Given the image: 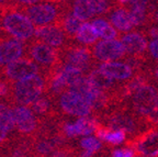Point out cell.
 <instances>
[{"instance_id":"21","label":"cell","mask_w":158,"mask_h":157,"mask_svg":"<svg viewBox=\"0 0 158 157\" xmlns=\"http://www.w3.org/2000/svg\"><path fill=\"white\" fill-rule=\"evenodd\" d=\"M94 29L96 30L97 34L101 37L102 40L106 41H110V40H114L118 37V32L113 27L109 24L106 21L102 19H97L91 23Z\"/></svg>"},{"instance_id":"41","label":"cell","mask_w":158,"mask_h":157,"mask_svg":"<svg viewBox=\"0 0 158 157\" xmlns=\"http://www.w3.org/2000/svg\"><path fill=\"white\" fill-rule=\"evenodd\" d=\"M157 19H158V15H157Z\"/></svg>"},{"instance_id":"2","label":"cell","mask_w":158,"mask_h":157,"mask_svg":"<svg viewBox=\"0 0 158 157\" xmlns=\"http://www.w3.org/2000/svg\"><path fill=\"white\" fill-rule=\"evenodd\" d=\"M141 119L136 112H128L123 109H116L111 112L106 118V123L109 129H113L115 131H123L127 133L132 138L139 135L141 129Z\"/></svg>"},{"instance_id":"37","label":"cell","mask_w":158,"mask_h":157,"mask_svg":"<svg viewBox=\"0 0 158 157\" xmlns=\"http://www.w3.org/2000/svg\"><path fill=\"white\" fill-rule=\"evenodd\" d=\"M148 33H149V36L154 37V40H158V28H152Z\"/></svg>"},{"instance_id":"19","label":"cell","mask_w":158,"mask_h":157,"mask_svg":"<svg viewBox=\"0 0 158 157\" xmlns=\"http://www.w3.org/2000/svg\"><path fill=\"white\" fill-rule=\"evenodd\" d=\"M87 78L89 79V81H90L96 88H98L99 90L104 91V92L110 93L112 97H113V93L115 92L116 89H118V88H115L116 83H115V81H114V79L106 76V74H103V73L100 71L99 69L92 70L91 73L87 76Z\"/></svg>"},{"instance_id":"17","label":"cell","mask_w":158,"mask_h":157,"mask_svg":"<svg viewBox=\"0 0 158 157\" xmlns=\"http://www.w3.org/2000/svg\"><path fill=\"white\" fill-rule=\"evenodd\" d=\"M118 5L124 7L132 17L135 25H144L146 22V11H147V1H118Z\"/></svg>"},{"instance_id":"13","label":"cell","mask_w":158,"mask_h":157,"mask_svg":"<svg viewBox=\"0 0 158 157\" xmlns=\"http://www.w3.org/2000/svg\"><path fill=\"white\" fill-rule=\"evenodd\" d=\"M121 43L125 49V53L133 56V58L141 59L147 49L146 39L137 32L124 35L121 40Z\"/></svg>"},{"instance_id":"15","label":"cell","mask_w":158,"mask_h":157,"mask_svg":"<svg viewBox=\"0 0 158 157\" xmlns=\"http://www.w3.org/2000/svg\"><path fill=\"white\" fill-rule=\"evenodd\" d=\"M15 128L22 133H31L35 130L36 119L32 110L27 107H17L12 109Z\"/></svg>"},{"instance_id":"31","label":"cell","mask_w":158,"mask_h":157,"mask_svg":"<svg viewBox=\"0 0 158 157\" xmlns=\"http://www.w3.org/2000/svg\"><path fill=\"white\" fill-rule=\"evenodd\" d=\"M135 155V151L130 147L123 148V150H114L112 152V157H134Z\"/></svg>"},{"instance_id":"40","label":"cell","mask_w":158,"mask_h":157,"mask_svg":"<svg viewBox=\"0 0 158 157\" xmlns=\"http://www.w3.org/2000/svg\"><path fill=\"white\" fill-rule=\"evenodd\" d=\"M138 157H145V156H138Z\"/></svg>"},{"instance_id":"23","label":"cell","mask_w":158,"mask_h":157,"mask_svg":"<svg viewBox=\"0 0 158 157\" xmlns=\"http://www.w3.org/2000/svg\"><path fill=\"white\" fill-rule=\"evenodd\" d=\"M99 35L97 34L96 30L94 29L91 23L85 22L82 23L81 28L79 29L76 35V39L84 44H92L98 40Z\"/></svg>"},{"instance_id":"39","label":"cell","mask_w":158,"mask_h":157,"mask_svg":"<svg viewBox=\"0 0 158 157\" xmlns=\"http://www.w3.org/2000/svg\"><path fill=\"white\" fill-rule=\"evenodd\" d=\"M1 34H2V23L0 22V36H1Z\"/></svg>"},{"instance_id":"35","label":"cell","mask_w":158,"mask_h":157,"mask_svg":"<svg viewBox=\"0 0 158 157\" xmlns=\"http://www.w3.org/2000/svg\"><path fill=\"white\" fill-rule=\"evenodd\" d=\"M9 91V86H8V83H5V81L0 80V97H3L6 96Z\"/></svg>"},{"instance_id":"20","label":"cell","mask_w":158,"mask_h":157,"mask_svg":"<svg viewBox=\"0 0 158 157\" xmlns=\"http://www.w3.org/2000/svg\"><path fill=\"white\" fill-rule=\"evenodd\" d=\"M94 15L91 0H78L74 3V15L80 21H87Z\"/></svg>"},{"instance_id":"5","label":"cell","mask_w":158,"mask_h":157,"mask_svg":"<svg viewBox=\"0 0 158 157\" xmlns=\"http://www.w3.org/2000/svg\"><path fill=\"white\" fill-rule=\"evenodd\" d=\"M126 147L133 148L136 154L145 157L158 156V130L151 129L126 142Z\"/></svg>"},{"instance_id":"16","label":"cell","mask_w":158,"mask_h":157,"mask_svg":"<svg viewBox=\"0 0 158 157\" xmlns=\"http://www.w3.org/2000/svg\"><path fill=\"white\" fill-rule=\"evenodd\" d=\"M98 69L112 79L122 80V79L132 78L133 76V67L124 63H115V62L102 63Z\"/></svg>"},{"instance_id":"28","label":"cell","mask_w":158,"mask_h":157,"mask_svg":"<svg viewBox=\"0 0 158 157\" xmlns=\"http://www.w3.org/2000/svg\"><path fill=\"white\" fill-rule=\"evenodd\" d=\"M49 102L45 98H39L31 104V110L37 114H44L48 111Z\"/></svg>"},{"instance_id":"27","label":"cell","mask_w":158,"mask_h":157,"mask_svg":"<svg viewBox=\"0 0 158 157\" xmlns=\"http://www.w3.org/2000/svg\"><path fill=\"white\" fill-rule=\"evenodd\" d=\"M80 145H81V147H84L85 151L96 153L101 147V142L96 138H86L84 140H81Z\"/></svg>"},{"instance_id":"10","label":"cell","mask_w":158,"mask_h":157,"mask_svg":"<svg viewBox=\"0 0 158 157\" xmlns=\"http://www.w3.org/2000/svg\"><path fill=\"white\" fill-rule=\"evenodd\" d=\"M34 37L44 44L52 47H59L64 44L65 34L64 30L59 24H48L43 27H36Z\"/></svg>"},{"instance_id":"33","label":"cell","mask_w":158,"mask_h":157,"mask_svg":"<svg viewBox=\"0 0 158 157\" xmlns=\"http://www.w3.org/2000/svg\"><path fill=\"white\" fill-rule=\"evenodd\" d=\"M37 151H39L41 154L45 155V154H47V153H49L51 151H52V145L47 142H43L37 146Z\"/></svg>"},{"instance_id":"1","label":"cell","mask_w":158,"mask_h":157,"mask_svg":"<svg viewBox=\"0 0 158 157\" xmlns=\"http://www.w3.org/2000/svg\"><path fill=\"white\" fill-rule=\"evenodd\" d=\"M44 87L45 81L39 74L21 79L13 85V101L21 107L31 106L40 98V95L43 92Z\"/></svg>"},{"instance_id":"26","label":"cell","mask_w":158,"mask_h":157,"mask_svg":"<svg viewBox=\"0 0 158 157\" xmlns=\"http://www.w3.org/2000/svg\"><path fill=\"white\" fill-rule=\"evenodd\" d=\"M0 125L7 129V131H11L15 128L12 110L2 103H0Z\"/></svg>"},{"instance_id":"36","label":"cell","mask_w":158,"mask_h":157,"mask_svg":"<svg viewBox=\"0 0 158 157\" xmlns=\"http://www.w3.org/2000/svg\"><path fill=\"white\" fill-rule=\"evenodd\" d=\"M7 129L3 128L2 125H0V142H2V141H5V138H7Z\"/></svg>"},{"instance_id":"22","label":"cell","mask_w":158,"mask_h":157,"mask_svg":"<svg viewBox=\"0 0 158 157\" xmlns=\"http://www.w3.org/2000/svg\"><path fill=\"white\" fill-rule=\"evenodd\" d=\"M60 74L69 89L75 86L81 78H84V71L74 66H70V65H65L64 67H62Z\"/></svg>"},{"instance_id":"30","label":"cell","mask_w":158,"mask_h":157,"mask_svg":"<svg viewBox=\"0 0 158 157\" xmlns=\"http://www.w3.org/2000/svg\"><path fill=\"white\" fill-rule=\"evenodd\" d=\"M92 5H94V10L96 15H102V13L108 12L109 10L112 8V2H109V1H102V0H96V1H92Z\"/></svg>"},{"instance_id":"34","label":"cell","mask_w":158,"mask_h":157,"mask_svg":"<svg viewBox=\"0 0 158 157\" xmlns=\"http://www.w3.org/2000/svg\"><path fill=\"white\" fill-rule=\"evenodd\" d=\"M149 52L155 58L158 59V40H154L149 44Z\"/></svg>"},{"instance_id":"7","label":"cell","mask_w":158,"mask_h":157,"mask_svg":"<svg viewBox=\"0 0 158 157\" xmlns=\"http://www.w3.org/2000/svg\"><path fill=\"white\" fill-rule=\"evenodd\" d=\"M59 104L66 113L72 116H78L80 118H86L92 110L91 106L81 95L72 90L62 93Z\"/></svg>"},{"instance_id":"12","label":"cell","mask_w":158,"mask_h":157,"mask_svg":"<svg viewBox=\"0 0 158 157\" xmlns=\"http://www.w3.org/2000/svg\"><path fill=\"white\" fill-rule=\"evenodd\" d=\"M24 53L22 42L17 39H7L0 43V66H8L21 59Z\"/></svg>"},{"instance_id":"4","label":"cell","mask_w":158,"mask_h":157,"mask_svg":"<svg viewBox=\"0 0 158 157\" xmlns=\"http://www.w3.org/2000/svg\"><path fill=\"white\" fill-rule=\"evenodd\" d=\"M158 102V90L149 83H145L133 95L135 112L144 120L154 112Z\"/></svg>"},{"instance_id":"29","label":"cell","mask_w":158,"mask_h":157,"mask_svg":"<svg viewBox=\"0 0 158 157\" xmlns=\"http://www.w3.org/2000/svg\"><path fill=\"white\" fill-rule=\"evenodd\" d=\"M124 140H125V132H123V131H110L104 141H106L112 145H118Z\"/></svg>"},{"instance_id":"3","label":"cell","mask_w":158,"mask_h":157,"mask_svg":"<svg viewBox=\"0 0 158 157\" xmlns=\"http://www.w3.org/2000/svg\"><path fill=\"white\" fill-rule=\"evenodd\" d=\"M3 29L17 40H27L34 36L35 28L29 18L19 11H9L3 15Z\"/></svg>"},{"instance_id":"24","label":"cell","mask_w":158,"mask_h":157,"mask_svg":"<svg viewBox=\"0 0 158 157\" xmlns=\"http://www.w3.org/2000/svg\"><path fill=\"white\" fill-rule=\"evenodd\" d=\"M63 30L70 36H76L79 29L81 28L82 23L79 19H77L74 13H68L63 19Z\"/></svg>"},{"instance_id":"11","label":"cell","mask_w":158,"mask_h":157,"mask_svg":"<svg viewBox=\"0 0 158 157\" xmlns=\"http://www.w3.org/2000/svg\"><path fill=\"white\" fill-rule=\"evenodd\" d=\"M30 55L34 62L44 66H52L53 68L57 67L58 64V53L54 47L46 45L42 42H35L30 47Z\"/></svg>"},{"instance_id":"6","label":"cell","mask_w":158,"mask_h":157,"mask_svg":"<svg viewBox=\"0 0 158 157\" xmlns=\"http://www.w3.org/2000/svg\"><path fill=\"white\" fill-rule=\"evenodd\" d=\"M23 15H27L36 27L48 25V23L54 22L60 18L56 7L52 2H37L33 6H29L23 9Z\"/></svg>"},{"instance_id":"18","label":"cell","mask_w":158,"mask_h":157,"mask_svg":"<svg viewBox=\"0 0 158 157\" xmlns=\"http://www.w3.org/2000/svg\"><path fill=\"white\" fill-rule=\"evenodd\" d=\"M110 21L116 29L122 32L131 31L135 27L131 15L124 7H116L110 15Z\"/></svg>"},{"instance_id":"25","label":"cell","mask_w":158,"mask_h":157,"mask_svg":"<svg viewBox=\"0 0 158 157\" xmlns=\"http://www.w3.org/2000/svg\"><path fill=\"white\" fill-rule=\"evenodd\" d=\"M78 129L79 135H89L91 133H96L100 123L94 119L89 118H80L75 122Z\"/></svg>"},{"instance_id":"14","label":"cell","mask_w":158,"mask_h":157,"mask_svg":"<svg viewBox=\"0 0 158 157\" xmlns=\"http://www.w3.org/2000/svg\"><path fill=\"white\" fill-rule=\"evenodd\" d=\"M66 65H70L80 70H87L91 64V52L87 47L75 46L69 49L65 55Z\"/></svg>"},{"instance_id":"8","label":"cell","mask_w":158,"mask_h":157,"mask_svg":"<svg viewBox=\"0 0 158 157\" xmlns=\"http://www.w3.org/2000/svg\"><path fill=\"white\" fill-rule=\"evenodd\" d=\"M92 54L99 61L104 62V63H110L114 59L124 57L125 49H124L121 41H118V40H110V41L102 40L94 46Z\"/></svg>"},{"instance_id":"32","label":"cell","mask_w":158,"mask_h":157,"mask_svg":"<svg viewBox=\"0 0 158 157\" xmlns=\"http://www.w3.org/2000/svg\"><path fill=\"white\" fill-rule=\"evenodd\" d=\"M64 131L65 133H66L67 136H69V138H74V136H77V135H79L78 133V129H77V125L75 124V123H73V124H66L64 128Z\"/></svg>"},{"instance_id":"38","label":"cell","mask_w":158,"mask_h":157,"mask_svg":"<svg viewBox=\"0 0 158 157\" xmlns=\"http://www.w3.org/2000/svg\"><path fill=\"white\" fill-rule=\"evenodd\" d=\"M155 75H156V78H157V80H158V65L155 68Z\"/></svg>"},{"instance_id":"9","label":"cell","mask_w":158,"mask_h":157,"mask_svg":"<svg viewBox=\"0 0 158 157\" xmlns=\"http://www.w3.org/2000/svg\"><path fill=\"white\" fill-rule=\"evenodd\" d=\"M3 73L11 80L19 81L21 79L33 76V75H37L39 66L35 62L31 61V59L21 58L6 66Z\"/></svg>"}]
</instances>
